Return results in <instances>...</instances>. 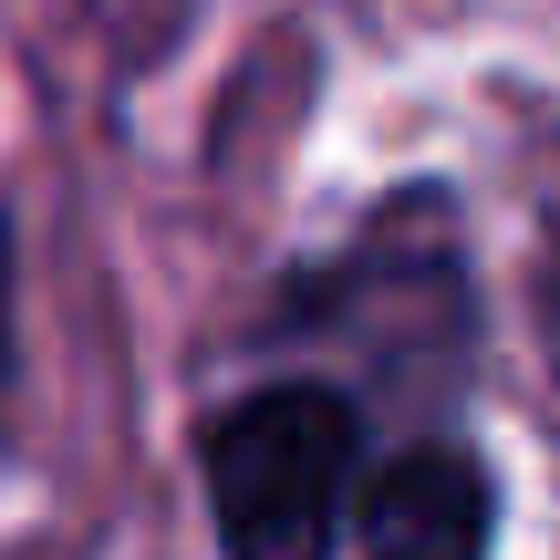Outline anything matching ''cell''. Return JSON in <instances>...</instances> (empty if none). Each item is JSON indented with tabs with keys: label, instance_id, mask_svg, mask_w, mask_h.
<instances>
[{
	"label": "cell",
	"instance_id": "6da1fadb",
	"mask_svg": "<svg viewBox=\"0 0 560 560\" xmlns=\"http://www.w3.org/2000/svg\"><path fill=\"white\" fill-rule=\"evenodd\" d=\"M363 416L332 384H260L208 425V520L229 560H332L353 520Z\"/></svg>",
	"mask_w": 560,
	"mask_h": 560
},
{
	"label": "cell",
	"instance_id": "7a4b0ae2",
	"mask_svg": "<svg viewBox=\"0 0 560 560\" xmlns=\"http://www.w3.org/2000/svg\"><path fill=\"white\" fill-rule=\"evenodd\" d=\"M499 488L457 436H416L353 488V550L363 560H488Z\"/></svg>",
	"mask_w": 560,
	"mask_h": 560
},
{
	"label": "cell",
	"instance_id": "277c9868",
	"mask_svg": "<svg viewBox=\"0 0 560 560\" xmlns=\"http://www.w3.org/2000/svg\"><path fill=\"white\" fill-rule=\"evenodd\" d=\"M0 353H11V229H0Z\"/></svg>",
	"mask_w": 560,
	"mask_h": 560
},
{
	"label": "cell",
	"instance_id": "3957f363",
	"mask_svg": "<svg viewBox=\"0 0 560 560\" xmlns=\"http://www.w3.org/2000/svg\"><path fill=\"white\" fill-rule=\"evenodd\" d=\"M540 312H550V353H560V240H550V270H540Z\"/></svg>",
	"mask_w": 560,
	"mask_h": 560
}]
</instances>
